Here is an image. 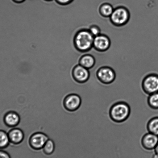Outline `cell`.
<instances>
[{"instance_id": "obj_1", "label": "cell", "mask_w": 158, "mask_h": 158, "mask_svg": "<svg viewBox=\"0 0 158 158\" xmlns=\"http://www.w3.org/2000/svg\"><path fill=\"white\" fill-rule=\"evenodd\" d=\"M94 38L88 28L81 29L75 36V47L81 53H87L93 48Z\"/></svg>"}, {"instance_id": "obj_2", "label": "cell", "mask_w": 158, "mask_h": 158, "mask_svg": "<svg viewBox=\"0 0 158 158\" xmlns=\"http://www.w3.org/2000/svg\"><path fill=\"white\" fill-rule=\"evenodd\" d=\"M131 113L129 105L125 102H118L110 108L109 116L112 120L116 123H121L128 119Z\"/></svg>"}, {"instance_id": "obj_3", "label": "cell", "mask_w": 158, "mask_h": 158, "mask_svg": "<svg viewBox=\"0 0 158 158\" xmlns=\"http://www.w3.org/2000/svg\"><path fill=\"white\" fill-rule=\"evenodd\" d=\"M130 15L128 9L120 6L114 9L113 13L110 17V22L113 25L117 27L126 25L129 21Z\"/></svg>"}, {"instance_id": "obj_4", "label": "cell", "mask_w": 158, "mask_h": 158, "mask_svg": "<svg viewBox=\"0 0 158 158\" xmlns=\"http://www.w3.org/2000/svg\"><path fill=\"white\" fill-rule=\"evenodd\" d=\"M142 87L144 93L150 95L158 92V74L150 73L143 80Z\"/></svg>"}, {"instance_id": "obj_5", "label": "cell", "mask_w": 158, "mask_h": 158, "mask_svg": "<svg viewBox=\"0 0 158 158\" xmlns=\"http://www.w3.org/2000/svg\"><path fill=\"white\" fill-rule=\"evenodd\" d=\"M96 76L100 82L106 85L112 83L116 77L114 70L108 66H103L98 69L96 72Z\"/></svg>"}, {"instance_id": "obj_6", "label": "cell", "mask_w": 158, "mask_h": 158, "mask_svg": "<svg viewBox=\"0 0 158 158\" xmlns=\"http://www.w3.org/2000/svg\"><path fill=\"white\" fill-rule=\"evenodd\" d=\"M110 38L106 35L101 34L94 37L93 41V48L99 52L106 51L111 46Z\"/></svg>"}, {"instance_id": "obj_7", "label": "cell", "mask_w": 158, "mask_h": 158, "mask_svg": "<svg viewBox=\"0 0 158 158\" xmlns=\"http://www.w3.org/2000/svg\"><path fill=\"white\" fill-rule=\"evenodd\" d=\"M3 127L1 129L5 130L8 133L10 142L11 143L18 144L22 142L24 138V133L20 129L16 128H10L2 123Z\"/></svg>"}, {"instance_id": "obj_8", "label": "cell", "mask_w": 158, "mask_h": 158, "mask_svg": "<svg viewBox=\"0 0 158 158\" xmlns=\"http://www.w3.org/2000/svg\"><path fill=\"white\" fill-rule=\"evenodd\" d=\"M82 103V99L79 95L71 94L66 97L64 99V107L68 111H76L80 107Z\"/></svg>"}, {"instance_id": "obj_9", "label": "cell", "mask_w": 158, "mask_h": 158, "mask_svg": "<svg viewBox=\"0 0 158 158\" xmlns=\"http://www.w3.org/2000/svg\"><path fill=\"white\" fill-rule=\"evenodd\" d=\"M89 70L80 64L77 65L73 72V77L75 80L81 84L87 82L90 77Z\"/></svg>"}, {"instance_id": "obj_10", "label": "cell", "mask_w": 158, "mask_h": 158, "mask_svg": "<svg viewBox=\"0 0 158 158\" xmlns=\"http://www.w3.org/2000/svg\"><path fill=\"white\" fill-rule=\"evenodd\" d=\"M48 139V136L44 133H35L30 137V145L32 148L35 150L41 149Z\"/></svg>"}, {"instance_id": "obj_11", "label": "cell", "mask_w": 158, "mask_h": 158, "mask_svg": "<svg viewBox=\"0 0 158 158\" xmlns=\"http://www.w3.org/2000/svg\"><path fill=\"white\" fill-rule=\"evenodd\" d=\"M158 143V136L149 132L143 136L141 144L145 149L152 150L154 149Z\"/></svg>"}, {"instance_id": "obj_12", "label": "cell", "mask_w": 158, "mask_h": 158, "mask_svg": "<svg viewBox=\"0 0 158 158\" xmlns=\"http://www.w3.org/2000/svg\"><path fill=\"white\" fill-rule=\"evenodd\" d=\"M3 121L6 126L14 128L19 124L20 118L16 112L9 111L3 114Z\"/></svg>"}, {"instance_id": "obj_13", "label": "cell", "mask_w": 158, "mask_h": 158, "mask_svg": "<svg viewBox=\"0 0 158 158\" xmlns=\"http://www.w3.org/2000/svg\"><path fill=\"white\" fill-rule=\"evenodd\" d=\"M96 64V59L92 55L85 53L83 55L79 60V64L85 68L90 69Z\"/></svg>"}, {"instance_id": "obj_14", "label": "cell", "mask_w": 158, "mask_h": 158, "mask_svg": "<svg viewBox=\"0 0 158 158\" xmlns=\"http://www.w3.org/2000/svg\"><path fill=\"white\" fill-rule=\"evenodd\" d=\"M114 10L111 4L108 3H104L100 6L99 11L101 16L107 18L111 16Z\"/></svg>"}, {"instance_id": "obj_15", "label": "cell", "mask_w": 158, "mask_h": 158, "mask_svg": "<svg viewBox=\"0 0 158 158\" xmlns=\"http://www.w3.org/2000/svg\"><path fill=\"white\" fill-rule=\"evenodd\" d=\"M147 127L148 132L158 136V116L150 119L147 124Z\"/></svg>"}, {"instance_id": "obj_16", "label": "cell", "mask_w": 158, "mask_h": 158, "mask_svg": "<svg viewBox=\"0 0 158 158\" xmlns=\"http://www.w3.org/2000/svg\"><path fill=\"white\" fill-rule=\"evenodd\" d=\"M10 140L6 131L0 129V149H4L8 147Z\"/></svg>"}, {"instance_id": "obj_17", "label": "cell", "mask_w": 158, "mask_h": 158, "mask_svg": "<svg viewBox=\"0 0 158 158\" xmlns=\"http://www.w3.org/2000/svg\"><path fill=\"white\" fill-rule=\"evenodd\" d=\"M149 106L153 110H158V92L148 95L147 99Z\"/></svg>"}, {"instance_id": "obj_18", "label": "cell", "mask_w": 158, "mask_h": 158, "mask_svg": "<svg viewBox=\"0 0 158 158\" xmlns=\"http://www.w3.org/2000/svg\"><path fill=\"white\" fill-rule=\"evenodd\" d=\"M55 148L54 142L52 139H49L43 147V150L46 154L50 155L52 154L54 152Z\"/></svg>"}, {"instance_id": "obj_19", "label": "cell", "mask_w": 158, "mask_h": 158, "mask_svg": "<svg viewBox=\"0 0 158 158\" xmlns=\"http://www.w3.org/2000/svg\"><path fill=\"white\" fill-rule=\"evenodd\" d=\"M90 33L94 37L97 36L101 34V30L99 26L96 24H92L88 28Z\"/></svg>"}, {"instance_id": "obj_20", "label": "cell", "mask_w": 158, "mask_h": 158, "mask_svg": "<svg viewBox=\"0 0 158 158\" xmlns=\"http://www.w3.org/2000/svg\"><path fill=\"white\" fill-rule=\"evenodd\" d=\"M0 158H11L10 154L6 150L0 149Z\"/></svg>"}, {"instance_id": "obj_21", "label": "cell", "mask_w": 158, "mask_h": 158, "mask_svg": "<svg viewBox=\"0 0 158 158\" xmlns=\"http://www.w3.org/2000/svg\"><path fill=\"white\" fill-rule=\"evenodd\" d=\"M56 2L62 5H67L73 2L74 0H56Z\"/></svg>"}, {"instance_id": "obj_22", "label": "cell", "mask_w": 158, "mask_h": 158, "mask_svg": "<svg viewBox=\"0 0 158 158\" xmlns=\"http://www.w3.org/2000/svg\"><path fill=\"white\" fill-rule=\"evenodd\" d=\"M12 1L18 3H22L24 2L26 0H12Z\"/></svg>"}, {"instance_id": "obj_23", "label": "cell", "mask_w": 158, "mask_h": 158, "mask_svg": "<svg viewBox=\"0 0 158 158\" xmlns=\"http://www.w3.org/2000/svg\"><path fill=\"white\" fill-rule=\"evenodd\" d=\"M155 153L158 155V143L154 149Z\"/></svg>"}, {"instance_id": "obj_24", "label": "cell", "mask_w": 158, "mask_h": 158, "mask_svg": "<svg viewBox=\"0 0 158 158\" xmlns=\"http://www.w3.org/2000/svg\"><path fill=\"white\" fill-rule=\"evenodd\" d=\"M152 158H158V155L155 153L153 155Z\"/></svg>"}, {"instance_id": "obj_25", "label": "cell", "mask_w": 158, "mask_h": 158, "mask_svg": "<svg viewBox=\"0 0 158 158\" xmlns=\"http://www.w3.org/2000/svg\"><path fill=\"white\" fill-rule=\"evenodd\" d=\"M45 1H53V0H45Z\"/></svg>"}]
</instances>
